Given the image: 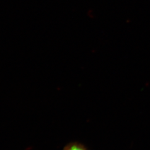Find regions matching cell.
Instances as JSON below:
<instances>
[{
    "label": "cell",
    "mask_w": 150,
    "mask_h": 150,
    "mask_svg": "<svg viewBox=\"0 0 150 150\" xmlns=\"http://www.w3.org/2000/svg\"><path fill=\"white\" fill-rule=\"evenodd\" d=\"M64 150H88L85 146L78 142H72L66 145Z\"/></svg>",
    "instance_id": "cell-1"
}]
</instances>
